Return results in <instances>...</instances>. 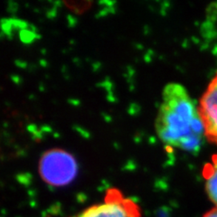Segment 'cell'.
Wrapping results in <instances>:
<instances>
[{
	"label": "cell",
	"instance_id": "6",
	"mask_svg": "<svg viewBox=\"0 0 217 217\" xmlns=\"http://www.w3.org/2000/svg\"><path fill=\"white\" fill-rule=\"evenodd\" d=\"M64 6L70 9L72 12L76 13V14H82L88 11L91 6L93 5V3L91 2H85V1H81V2H64Z\"/></svg>",
	"mask_w": 217,
	"mask_h": 217
},
{
	"label": "cell",
	"instance_id": "5",
	"mask_svg": "<svg viewBox=\"0 0 217 217\" xmlns=\"http://www.w3.org/2000/svg\"><path fill=\"white\" fill-rule=\"evenodd\" d=\"M205 192L211 202L217 207V167H214L206 177Z\"/></svg>",
	"mask_w": 217,
	"mask_h": 217
},
{
	"label": "cell",
	"instance_id": "2",
	"mask_svg": "<svg viewBox=\"0 0 217 217\" xmlns=\"http://www.w3.org/2000/svg\"><path fill=\"white\" fill-rule=\"evenodd\" d=\"M38 171L46 184L61 187L75 179L78 175V164L75 158L68 151L53 148L42 155Z\"/></svg>",
	"mask_w": 217,
	"mask_h": 217
},
{
	"label": "cell",
	"instance_id": "3",
	"mask_svg": "<svg viewBox=\"0 0 217 217\" xmlns=\"http://www.w3.org/2000/svg\"><path fill=\"white\" fill-rule=\"evenodd\" d=\"M73 217H140V211L134 202L111 190L103 203L91 205Z\"/></svg>",
	"mask_w": 217,
	"mask_h": 217
},
{
	"label": "cell",
	"instance_id": "7",
	"mask_svg": "<svg viewBox=\"0 0 217 217\" xmlns=\"http://www.w3.org/2000/svg\"><path fill=\"white\" fill-rule=\"evenodd\" d=\"M203 217H217V207H214L211 210H209L208 212H206Z\"/></svg>",
	"mask_w": 217,
	"mask_h": 217
},
{
	"label": "cell",
	"instance_id": "4",
	"mask_svg": "<svg viewBox=\"0 0 217 217\" xmlns=\"http://www.w3.org/2000/svg\"><path fill=\"white\" fill-rule=\"evenodd\" d=\"M198 110L204 127L205 138L217 145V74L204 92Z\"/></svg>",
	"mask_w": 217,
	"mask_h": 217
},
{
	"label": "cell",
	"instance_id": "1",
	"mask_svg": "<svg viewBox=\"0 0 217 217\" xmlns=\"http://www.w3.org/2000/svg\"><path fill=\"white\" fill-rule=\"evenodd\" d=\"M155 129L167 147L192 153L200 150L204 127L198 106L183 85L172 82L165 86Z\"/></svg>",
	"mask_w": 217,
	"mask_h": 217
}]
</instances>
